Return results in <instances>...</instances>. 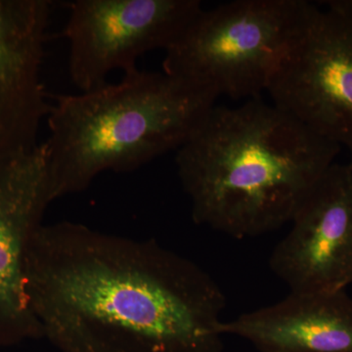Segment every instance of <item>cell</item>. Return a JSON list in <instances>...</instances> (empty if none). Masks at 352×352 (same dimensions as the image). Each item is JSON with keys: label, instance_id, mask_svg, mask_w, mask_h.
I'll return each instance as SVG.
<instances>
[{"label": "cell", "instance_id": "cell-12", "mask_svg": "<svg viewBox=\"0 0 352 352\" xmlns=\"http://www.w3.org/2000/svg\"><path fill=\"white\" fill-rule=\"evenodd\" d=\"M349 166H351V170H352V161L349 162Z\"/></svg>", "mask_w": 352, "mask_h": 352}, {"label": "cell", "instance_id": "cell-6", "mask_svg": "<svg viewBox=\"0 0 352 352\" xmlns=\"http://www.w3.org/2000/svg\"><path fill=\"white\" fill-rule=\"evenodd\" d=\"M68 6L62 34L80 92L105 85L113 71H134L149 51L168 50L203 9L199 0H76Z\"/></svg>", "mask_w": 352, "mask_h": 352}, {"label": "cell", "instance_id": "cell-11", "mask_svg": "<svg viewBox=\"0 0 352 352\" xmlns=\"http://www.w3.org/2000/svg\"><path fill=\"white\" fill-rule=\"evenodd\" d=\"M338 6L352 16V0H336Z\"/></svg>", "mask_w": 352, "mask_h": 352}, {"label": "cell", "instance_id": "cell-1", "mask_svg": "<svg viewBox=\"0 0 352 352\" xmlns=\"http://www.w3.org/2000/svg\"><path fill=\"white\" fill-rule=\"evenodd\" d=\"M25 278L43 337L61 352L223 351V292L155 240L43 224Z\"/></svg>", "mask_w": 352, "mask_h": 352}, {"label": "cell", "instance_id": "cell-2", "mask_svg": "<svg viewBox=\"0 0 352 352\" xmlns=\"http://www.w3.org/2000/svg\"><path fill=\"white\" fill-rule=\"evenodd\" d=\"M340 151L256 98L214 106L176 151L175 164L194 221L243 239L289 223Z\"/></svg>", "mask_w": 352, "mask_h": 352}, {"label": "cell", "instance_id": "cell-3", "mask_svg": "<svg viewBox=\"0 0 352 352\" xmlns=\"http://www.w3.org/2000/svg\"><path fill=\"white\" fill-rule=\"evenodd\" d=\"M217 97L164 72L124 74L50 104L44 142L53 199L80 193L105 171L129 173L177 151L201 126Z\"/></svg>", "mask_w": 352, "mask_h": 352}, {"label": "cell", "instance_id": "cell-4", "mask_svg": "<svg viewBox=\"0 0 352 352\" xmlns=\"http://www.w3.org/2000/svg\"><path fill=\"white\" fill-rule=\"evenodd\" d=\"M314 7L305 0H236L201 9L164 50L163 72L217 98H259Z\"/></svg>", "mask_w": 352, "mask_h": 352}, {"label": "cell", "instance_id": "cell-10", "mask_svg": "<svg viewBox=\"0 0 352 352\" xmlns=\"http://www.w3.org/2000/svg\"><path fill=\"white\" fill-rule=\"evenodd\" d=\"M224 336L258 352H352V298L344 291L293 293L224 321Z\"/></svg>", "mask_w": 352, "mask_h": 352}, {"label": "cell", "instance_id": "cell-9", "mask_svg": "<svg viewBox=\"0 0 352 352\" xmlns=\"http://www.w3.org/2000/svg\"><path fill=\"white\" fill-rule=\"evenodd\" d=\"M54 6L0 0V163L39 144L50 108L41 69Z\"/></svg>", "mask_w": 352, "mask_h": 352}, {"label": "cell", "instance_id": "cell-8", "mask_svg": "<svg viewBox=\"0 0 352 352\" xmlns=\"http://www.w3.org/2000/svg\"><path fill=\"white\" fill-rule=\"evenodd\" d=\"M52 201L44 143L0 163V346L43 338L25 294V265Z\"/></svg>", "mask_w": 352, "mask_h": 352}, {"label": "cell", "instance_id": "cell-7", "mask_svg": "<svg viewBox=\"0 0 352 352\" xmlns=\"http://www.w3.org/2000/svg\"><path fill=\"white\" fill-rule=\"evenodd\" d=\"M289 222L271 254V270L293 293L344 291L352 283L351 166L333 164Z\"/></svg>", "mask_w": 352, "mask_h": 352}, {"label": "cell", "instance_id": "cell-5", "mask_svg": "<svg viewBox=\"0 0 352 352\" xmlns=\"http://www.w3.org/2000/svg\"><path fill=\"white\" fill-rule=\"evenodd\" d=\"M315 4L267 92L272 104L352 161V16L336 0Z\"/></svg>", "mask_w": 352, "mask_h": 352}]
</instances>
